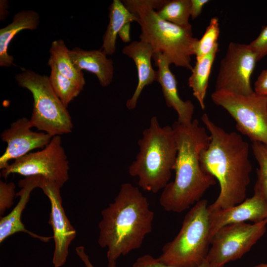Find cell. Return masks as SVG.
<instances>
[{
	"mask_svg": "<svg viewBox=\"0 0 267 267\" xmlns=\"http://www.w3.org/2000/svg\"><path fill=\"white\" fill-rule=\"evenodd\" d=\"M201 120L210 133L211 140L200 155L203 171L217 179L220 191L209 211L226 209L246 198L252 166L249 145L234 132H227L215 124L206 113Z\"/></svg>",
	"mask_w": 267,
	"mask_h": 267,
	"instance_id": "6da1fadb",
	"label": "cell"
},
{
	"mask_svg": "<svg viewBox=\"0 0 267 267\" xmlns=\"http://www.w3.org/2000/svg\"><path fill=\"white\" fill-rule=\"evenodd\" d=\"M178 146L175 177L163 189L160 206L166 211L179 213L201 199L216 179L201 169L200 155L211 140L205 128L197 119L188 124L175 121L172 126Z\"/></svg>",
	"mask_w": 267,
	"mask_h": 267,
	"instance_id": "7a4b0ae2",
	"label": "cell"
},
{
	"mask_svg": "<svg viewBox=\"0 0 267 267\" xmlns=\"http://www.w3.org/2000/svg\"><path fill=\"white\" fill-rule=\"evenodd\" d=\"M98 243L108 262L139 249L152 230L154 213L147 198L130 183L121 184L113 202L101 211Z\"/></svg>",
	"mask_w": 267,
	"mask_h": 267,
	"instance_id": "3957f363",
	"label": "cell"
},
{
	"mask_svg": "<svg viewBox=\"0 0 267 267\" xmlns=\"http://www.w3.org/2000/svg\"><path fill=\"white\" fill-rule=\"evenodd\" d=\"M137 17L140 27V40L149 44L154 53H161L171 64L192 70L191 56L198 40L192 27L183 28L163 20L155 9H159L166 0H122Z\"/></svg>",
	"mask_w": 267,
	"mask_h": 267,
	"instance_id": "277c9868",
	"label": "cell"
},
{
	"mask_svg": "<svg viewBox=\"0 0 267 267\" xmlns=\"http://www.w3.org/2000/svg\"><path fill=\"white\" fill-rule=\"evenodd\" d=\"M139 152L129 168L130 176L138 178V186L153 193L163 189L174 170L178 146L172 127H161L156 116L138 140Z\"/></svg>",
	"mask_w": 267,
	"mask_h": 267,
	"instance_id": "5b68a950",
	"label": "cell"
},
{
	"mask_svg": "<svg viewBox=\"0 0 267 267\" xmlns=\"http://www.w3.org/2000/svg\"><path fill=\"white\" fill-rule=\"evenodd\" d=\"M208 207L206 199L192 206L177 235L163 247L160 262L174 267H198L206 260L211 243Z\"/></svg>",
	"mask_w": 267,
	"mask_h": 267,
	"instance_id": "8992f818",
	"label": "cell"
},
{
	"mask_svg": "<svg viewBox=\"0 0 267 267\" xmlns=\"http://www.w3.org/2000/svg\"><path fill=\"white\" fill-rule=\"evenodd\" d=\"M18 85L28 89L34 99L30 119L33 127L52 136L71 133V117L53 90L47 76L25 69L16 75Z\"/></svg>",
	"mask_w": 267,
	"mask_h": 267,
	"instance_id": "52a82bcc",
	"label": "cell"
},
{
	"mask_svg": "<svg viewBox=\"0 0 267 267\" xmlns=\"http://www.w3.org/2000/svg\"><path fill=\"white\" fill-rule=\"evenodd\" d=\"M212 101L224 109L236 123L237 130L253 142L267 145V97L255 92L239 94L215 90Z\"/></svg>",
	"mask_w": 267,
	"mask_h": 267,
	"instance_id": "ba28073f",
	"label": "cell"
},
{
	"mask_svg": "<svg viewBox=\"0 0 267 267\" xmlns=\"http://www.w3.org/2000/svg\"><path fill=\"white\" fill-rule=\"evenodd\" d=\"M69 162L60 135L52 137L41 150L30 152L1 170L5 179L10 174L25 177L40 176L57 184L61 188L69 179Z\"/></svg>",
	"mask_w": 267,
	"mask_h": 267,
	"instance_id": "9c48e42d",
	"label": "cell"
},
{
	"mask_svg": "<svg viewBox=\"0 0 267 267\" xmlns=\"http://www.w3.org/2000/svg\"><path fill=\"white\" fill-rule=\"evenodd\" d=\"M267 219L253 224L232 223L221 228L214 235L206 260L213 267H223L240 259L265 234Z\"/></svg>",
	"mask_w": 267,
	"mask_h": 267,
	"instance_id": "30bf717a",
	"label": "cell"
},
{
	"mask_svg": "<svg viewBox=\"0 0 267 267\" xmlns=\"http://www.w3.org/2000/svg\"><path fill=\"white\" fill-rule=\"evenodd\" d=\"M257 56L249 44L231 42L221 60L215 90L248 95L254 92L251 84Z\"/></svg>",
	"mask_w": 267,
	"mask_h": 267,
	"instance_id": "8fae6325",
	"label": "cell"
},
{
	"mask_svg": "<svg viewBox=\"0 0 267 267\" xmlns=\"http://www.w3.org/2000/svg\"><path fill=\"white\" fill-rule=\"evenodd\" d=\"M39 187L48 197L50 204L48 223L53 230L54 242L52 262L54 267H61L67 261L70 245L75 238L77 232L63 207L61 187L56 183L41 177Z\"/></svg>",
	"mask_w": 267,
	"mask_h": 267,
	"instance_id": "7c38bea8",
	"label": "cell"
},
{
	"mask_svg": "<svg viewBox=\"0 0 267 267\" xmlns=\"http://www.w3.org/2000/svg\"><path fill=\"white\" fill-rule=\"evenodd\" d=\"M30 119L22 117L12 122L10 127L0 134L7 147L0 157V169L3 170L9 162L15 160L31 152L34 149L44 148L53 136L44 132L33 131Z\"/></svg>",
	"mask_w": 267,
	"mask_h": 267,
	"instance_id": "4fadbf2b",
	"label": "cell"
},
{
	"mask_svg": "<svg viewBox=\"0 0 267 267\" xmlns=\"http://www.w3.org/2000/svg\"><path fill=\"white\" fill-rule=\"evenodd\" d=\"M211 241L216 233L228 224L251 221L258 222L267 219V202L254 193L250 198L230 207L209 211Z\"/></svg>",
	"mask_w": 267,
	"mask_h": 267,
	"instance_id": "5bb4252c",
	"label": "cell"
},
{
	"mask_svg": "<svg viewBox=\"0 0 267 267\" xmlns=\"http://www.w3.org/2000/svg\"><path fill=\"white\" fill-rule=\"evenodd\" d=\"M152 59L158 67L156 81L160 85L168 107L173 108L178 115V122L188 124L193 121L194 106L190 100L184 101L178 95V83L172 73L170 64L161 53H153Z\"/></svg>",
	"mask_w": 267,
	"mask_h": 267,
	"instance_id": "9a60e30c",
	"label": "cell"
},
{
	"mask_svg": "<svg viewBox=\"0 0 267 267\" xmlns=\"http://www.w3.org/2000/svg\"><path fill=\"white\" fill-rule=\"evenodd\" d=\"M39 176L27 177L19 181L18 185L21 189L16 193V196L20 197L19 201L8 214L0 218V244L9 236L20 232L27 233L44 242H47L52 238L41 236L27 229L21 220L22 212L29 201L31 192L39 187Z\"/></svg>",
	"mask_w": 267,
	"mask_h": 267,
	"instance_id": "2e32d148",
	"label": "cell"
},
{
	"mask_svg": "<svg viewBox=\"0 0 267 267\" xmlns=\"http://www.w3.org/2000/svg\"><path fill=\"white\" fill-rule=\"evenodd\" d=\"M122 52L133 60L137 70V85L133 95L126 102L127 108L133 110L136 107L144 88L156 81L157 71L153 69L151 64L154 51L149 44L140 40L125 46Z\"/></svg>",
	"mask_w": 267,
	"mask_h": 267,
	"instance_id": "e0dca14e",
	"label": "cell"
},
{
	"mask_svg": "<svg viewBox=\"0 0 267 267\" xmlns=\"http://www.w3.org/2000/svg\"><path fill=\"white\" fill-rule=\"evenodd\" d=\"M69 54L77 70L95 74L103 87L110 85L114 76L113 61L101 49L86 50L76 47L69 50Z\"/></svg>",
	"mask_w": 267,
	"mask_h": 267,
	"instance_id": "ac0fdd59",
	"label": "cell"
},
{
	"mask_svg": "<svg viewBox=\"0 0 267 267\" xmlns=\"http://www.w3.org/2000/svg\"><path fill=\"white\" fill-rule=\"evenodd\" d=\"M40 22L39 14L33 10H23L16 13L11 23L0 30V66L14 65V58L7 52L8 46L20 31L37 29Z\"/></svg>",
	"mask_w": 267,
	"mask_h": 267,
	"instance_id": "d6986e66",
	"label": "cell"
},
{
	"mask_svg": "<svg viewBox=\"0 0 267 267\" xmlns=\"http://www.w3.org/2000/svg\"><path fill=\"white\" fill-rule=\"evenodd\" d=\"M109 18V23L103 37L101 48L107 55L115 53L117 37L122 28L128 23L137 22L136 16L130 12L120 0H113L110 5Z\"/></svg>",
	"mask_w": 267,
	"mask_h": 267,
	"instance_id": "ffe728a7",
	"label": "cell"
},
{
	"mask_svg": "<svg viewBox=\"0 0 267 267\" xmlns=\"http://www.w3.org/2000/svg\"><path fill=\"white\" fill-rule=\"evenodd\" d=\"M218 47L219 44H217L208 54L196 61L188 80V84L192 90L193 95L203 110L205 107V99L209 79L213 63L219 50Z\"/></svg>",
	"mask_w": 267,
	"mask_h": 267,
	"instance_id": "44dd1931",
	"label": "cell"
},
{
	"mask_svg": "<svg viewBox=\"0 0 267 267\" xmlns=\"http://www.w3.org/2000/svg\"><path fill=\"white\" fill-rule=\"evenodd\" d=\"M69 51L62 40L59 39L52 42L49 49L50 56L48 64L49 66H54L63 76L84 86L86 81L84 74L74 66L70 58Z\"/></svg>",
	"mask_w": 267,
	"mask_h": 267,
	"instance_id": "7402d4cb",
	"label": "cell"
},
{
	"mask_svg": "<svg viewBox=\"0 0 267 267\" xmlns=\"http://www.w3.org/2000/svg\"><path fill=\"white\" fill-rule=\"evenodd\" d=\"M191 0H166L156 12L164 20L183 28L192 27L189 22Z\"/></svg>",
	"mask_w": 267,
	"mask_h": 267,
	"instance_id": "603a6c76",
	"label": "cell"
},
{
	"mask_svg": "<svg viewBox=\"0 0 267 267\" xmlns=\"http://www.w3.org/2000/svg\"><path fill=\"white\" fill-rule=\"evenodd\" d=\"M49 66L51 68L48 77L50 85L61 102L67 107L80 93L84 86L62 75L54 66Z\"/></svg>",
	"mask_w": 267,
	"mask_h": 267,
	"instance_id": "cb8c5ba5",
	"label": "cell"
},
{
	"mask_svg": "<svg viewBox=\"0 0 267 267\" xmlns=\"http://www.w3.org/2000/svg\"><path fill=\"white\" fill-rule=\"evenodd\" d=\"M251 148L258 162L257 180L254 193L259 195L267 202V145L259 142H253Z\"/></svg>",
	"mask_w": 267,
	"mask_h": 267,
	"instance_id": "d4e9b609",
	"label": "cell"
},
{
	"mask_svg": "<svg viewBox=\"0 0 267 267\" xmlns=\"http://www.w3.org/2000/svg\"><path fill=\"white\" fill-rule=\"evenodd\" d=\"M220 34L219 19L212 17L208 26L202 36L198 40L195 46V55L196 61L199 60L208 54L218 44V40Z\"/></svg>",
	"mask_w": 267,
	"mask_h": 267,
	"instance_id": "484cf974",
	"label": "cell"
},
{
	"mask_svg": "<svg viewBox=\"0 0 267 267\" xmlns=\"http://www.w3.org/2000/svg\"><path fill=\"white\" fill-rule=\"evenodd\" d=\"M15 193V185L13 182L0 181V216L13 205ZM0 217V218H1Z\"/></svg>",
	"mask_w": 267,
	"mask_h": 267,
	"instance_id": "4316f807",
	"label": "cell"
},
{
	"mask_svg": "<svg viewBox=\"0 0 267 267\" xmlns=\"http://www.w3.org/2000/svg\"><path fill=\"white\" fill-rule=\"evenodd\" d=\"M132 267H174L164 264L150 255L146 254L138 258ZM198 267H213L206 259Z\"/></svg>",
	"mask_w": 267,
	"mask_h": 267,
	"instance_id": "83f0119b",
	"label": "cell"
},
{
	"mask_svg": "<svg viewBox=\"0 0 267 267\" xmlns=\"http://www.w3.org/2000/svg\"><path fill=\"white\" fill-rule=\"evenodd\" d=\"M249 45L256 53L258 61L267 55V25L263 28L259 36Z\"/></svg>",
	"mask_w": 267,
	"mask_h": 267,
	"instance_id": "f1b7e54d",
	"label": "cell"
},
{
	"mask_svg": "<svg viewBox=\"0 0 267 267\" xmlns=\"http://www.w3.org/2000/svg\"><path fill=\"white\" fill-rule=\"evenodd\" d=\"M255 93L267 96V69L263 70L254 84Z\"/></svg>",
	"mask_w": 267,
	"mask_h": 267,
	"instance_id": "f546056e",
	"label": "cell"
},
{
	"mask_svg": "<svg viewBox=\"0 0 267 267\" xmlns=\"http://www.w3.org/2000/svg\"><path fill=\"white\" fill-rule=\"evenodd\" d=\"M76 254L83 262L86 267H94L91 263L89 256L86 253L83 246H79L75 249ZM108 267H117L116 262H108Z\"/></svg>",
	"mask_w": 267,
	"mask_h": 267,
	"instance_id": "4dcf8cb0",
	"label": "cell"
},
{
	"mask_svg": "<svg viewBox=\"0 0 267 267\" xmlns=\"http://www.w3.org/2000/svg\"><path fill=\"white\" fill-rule=\"evenodd\" d=\"M208 0H191L190 16L196 18L201 13L204 6L209 2Z\"/></svg>",
	"mask_w": 267,
	"mask_h": 267,
	"instance_id": "1f68e13d",
	"label": "cell"
},
{
	"mask_svg": "<svg viewBox=\"0 0 267 267\" xmlns=\"http://www.w3.org/2000/svg\"><path fill=\"white\" fill-rule=\"evenodd\" d=\"M130 30L131 23H128L122 28L118 33L119 36L124 43L131 42Z\"/></svg>",
	"mask_w": 267,
	"mask_h": 267,
	"instance_id": "d6a6232c",
	"label": "cell"
},
{
	"mask_svg": "<svg viewBox=\"0 0 267 267\" xmlns=\"http://www.w3.org/2000/svg\"><path fill=\"white\" fill-rule=\"evenodd\" d=\"M253 267H267V264L262 263L254 266Z\"/></svg>",
	"mask_w": 267,
	"mask_h": 267,
	"instance_id": "836d02e7",
	"label": "cell"
},
{
	"mask_svg": "<svg viewBox=\"0 0 267 267\" xmlns=\"http://www.w3.org/2000/svg\"></svg>",
	"mask_w": 267,
	"mask_h": 267,
	"instance_id": "e575fe53",
	"label": "cell"
}]
</instances>
